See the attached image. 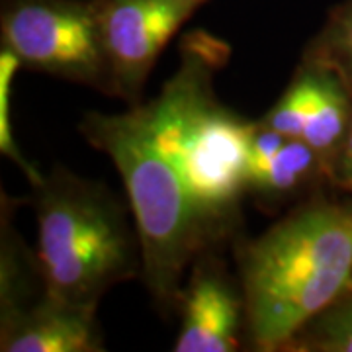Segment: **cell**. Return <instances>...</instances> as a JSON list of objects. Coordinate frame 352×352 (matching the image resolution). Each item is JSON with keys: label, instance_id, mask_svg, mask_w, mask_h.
Returning a JSON list of instances; mask_svg holds the SVG:
<instances>
[{"label": "cell", "instance_id": "13", "mask_svg": "<svg viewBox=\"0 0 352 352\" xmlns=\"http://www.w3.org/2000/svg\"><path fill=\"white\" fill-rule=\"evenodd\" d=\"M298 352H352V289L286 346Z\"/></svg>", "mask_w": 352, "mask_h": 352}, {"label": "cell", "instance_id": "15", "mask_svg": "<svg viewBox=\"0 0 352 352\" xmlns=\"http://www.w3.org/2000/svg\"><path fill=\"white\" fill-rule=\"evenodd\" d=\"M329 182L352 200V124L346 139L329 170Z\"/></svg>", "mask_w": 352, "mask_h": 352}, {"label": "cell", "instance_id": "1", "mask_svg": "<svg viewBox=\"0 0 352 352\" xmlns=\"http://www.w3.org/2000/svg\"><path fill=\"white\" fill-rule=\"evenodd\" d=\"M245 323L256 351H286L352 289V200L315 196L239 251Z\"/></svg>", "mask_w": 352, "mask_h": 352}, {"label": "cell", "instance_id": "5", "mask_svg": "<svg viewBox=\"0 0 352 352\" xmlns=\"http://www.w3.org/2000/svg\"><path fill=\"white\" fill-rule=\"evenodd\" d=\"M0 39L25 69L113 96L96 0H2Z\"/></svg>", "mask_w": 352, "mask_h": 352}, {"label": "cell", "instance_id": "16", "mask_svg": "<svg viewBox=\"0 0 352 352\" xmlns=\"http://www.w3.org/2000/svg\"><path fill=\"white\" fill-rule=\"evenodd\" d=\"M192 2H196V4H198V6H200L201 2H206V0H192Z\"/></svg>", "mask_w": 352, "mask_h": 352}, {"label": "cell", "instance_id": "3", "mask_svg": "<svg viewBox=\"0 0 352 352\" xmlns=\"http://www.w3.org/2000/svg\"><path fill=\"white\" fill-rule=\"evenodd\" d=\"M80 131L124 178L141 245V272L151 298L166 311L180 300V280L190 261L212 245L188 190L159 149L139 104L118 116L87 113Z\"/></svg>", "mask_w": 352, "mask_h": 352}, {"label": "cell", "instance_id": "14", "mask_svg": "<svg viewBox=\"0 0 352 352\" xmlns=\"http://www.w3.org/2000/svg\"><path fill=\"white\" fill-rule=\"evenodd\" d=\"M18 67H22V65L14 53L6 50L0 51V149L24 170L30 182L36 186L41 182L43 176L39 175L38 170L22 157V153L18 151L12 135V126H10V85H12L14 73L18 71Z\"/></svg>", "mask_w": 352, "mask_h": 352}, {"label": "cell", "instance_id": "7", "mask_svg": "<svg viewBox=\"0 0 352 352\" xmlns=\"http://www.w3.org/2000/svg\"><path fill=\"white\" fill-rule=\"evenodd\" d=\"M2 352H100L104 351L96 311L55 298L50 289L34 302L2 305Z\"/></svg>", "mask_w": 352, "mask_h": 352}, {"label": "cell", "instance_id": "4", "mask_svg": "<svg viewBox=\"0 0 352 352\" xmlns=\"http://www.w3.org/2000/svg\"><path fill=\"white\" fill-rule=\"evenodd\" d=\"M36 190L39 272L51 294L96 311L108 289L143 270L126 210L106 186L53 168Z\"/></svg>", "mask_w": 352, "mask_h": 352}, {"label": "cell", "instance_id": "11", "mask_svg": "<svg viewBox=\"0 0 352 352\" xmlns=\"http://www.w3.org/2000/svg\"><path fill=\"white\" fill-rule=\"evenodd\" d=\"M305 59L337 73L352 92V0H342L329 12Z\"/></svg>", "mask_w": 352, "mask_h": 352}, {"label": "cell", "instance_id": "10", "mask_svg": "<svg viewBox=\"0 0 352 352\" xmlns=\"http://www.w3.org/2000/svg\"><path fill=\"white\" fill-rule=\"evenodd\" d=\"M319 178L327 180L323 161L314 147L303 139H288L268 161L247 168V192L264 200H282Z\"/></svg>", "mask_w": 352, "mask_h": 352}, {"label": "cell", "instance_id": "12", "mask_svg": "<svg viewBox=\"0 0 352 352\" xmlns=\"http://www.w3.org/2000/svg\"><path fill=\"white\" fill-rule=\"evenodd\" d=\"M315 98V67L303 61L282 98L264 116L261 124L288 139H302Z\"/></svg>", "mask_w": 352, "mask_h": 352}, {"label": "cell", "instance_id": "2", "mask_svg": "<svg viewBox=\"0 0 352 352\" xmlns=\"http://www.w3.org/2000/svg\"><path fill=\"white\" fill-rule=\"evenodd\" d=\"M227 59L223 41L196 32L184 39L182 63L161 94L141 106L153 138L188 190L210 243L239 219L247 192L254 124L217 100L214 71Z\"/></svg>", "mask_w": 352, "mask_h": 352}, {"label": "cell", "instance_id": "9", "mask_svg": "<svg viewBox=\"0 0 352 352\" xmlns=\"http://www.w3.org/2000/svg\"><path fill=\"white\" fill-rule=\"evenodd\" d=\"M311 65L315 67V98L302 139L321 157L329 180L333 161L351 129L352 92L337 73L323 65Z\"/></svg>", "mask_w": 352, "mask_h": 352}, {"label": "cell", "instance_id": "8", "mask_svg": "<svg viewBox=\"0 0 352 352\" xmlns=\"http://www.w3.org/2000/svg\"><path fill=\"white\" fill-rule=\"evenodd\" d=\"M176 352H231L239 344L243 300L215 263L201 261L180 294Z\"/></svg>", "mask_w": 352, "mask_h": 352}, {"label": "cell", "instance_id": "6", "mask_svg": "<svg viewBox=\"0 0 352 352\" xmlns=\"http://www.w3.org/2000/svg\"><path fill=\"white\" fill-rule=\"evenodd\" d=\"M96 6L113 96L139 104L161 51L198 4L192 0H96Z\"/></svg>", "mask_w": 352, "mask_h": 352}]
</instances>
